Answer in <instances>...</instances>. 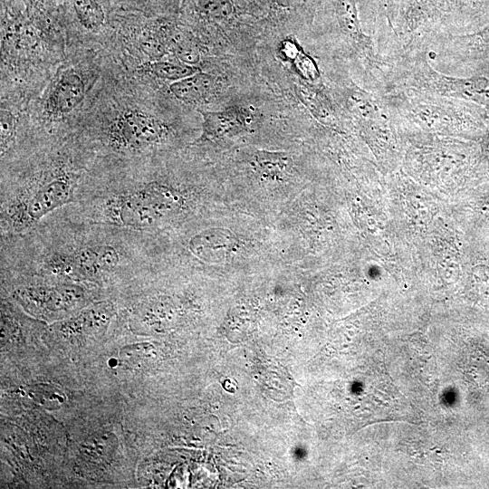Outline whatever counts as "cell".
I'll return each mask as SVG.
<instances>
[{
  "label": "cell",
  "mask_w": 489,
  "mask_h": 489,
  "mask_svg": "<svg viewBox=\"0 0 489 489\" xmlns=\"http://www.w3.org/2000/svg\"><path fill=\"white\" fill-rule=\"evenodd\" d=\"M80 174L59 164L39 171L2 195V229L23 233L75 198Z\"/></svg>",
  "instance_id": "6da1fadb"
},
{
  "label": "cell",
  "mask_w": 489,
  "mask_h": 489,
  "mask_svg": "<svg viewBox=\"0 0 489 489\" xmlns=\"http://www.w3.org/2000/svg\"><path fill=\"white\" fill-rule=\"evenodd\" d=\"M185 201L182 192L167 183L141 181L109 192L100 199L95 213L102 223L142 230L178 213Z\"/></svg>",
  "instance_id": "7a4b0ae2"
},
{
  "label": "cell",
  "mask_w": 489,
  "mask_h": 489,
  "mask_svg": "<svg viewBox=\"0 0 489 489\" xmlns=\"http://www.w3.org/2000/svg\"><path fill=\"white\" fill-rule=\"evenodd\" d=\"M398 128H417L449 133L475 123V107L458 99L412 89H392L382 94Z\"/></svg>",
  "instance_id": "3957f363"
},
{
  "label": "cell",
  "mask_w": 489,
  "mask_h": 489,
  "mask_svg": "<svg viewBox=\"0 0 489 489\" xmlns=\"http://www.w3.org/2000/svg\"><path fill=\"white\" fill-rule=\"evenodd\" d=\"M392 67L385 90L412 89L465 101L489 109V78L458 77L438 71L427 52L415 50L388 58Z\"/></svg>",
  "instance_id": "277c9868"
},
{
  "label": "cell",
  "mask_w": 489,
  "mask_h": 489,
  "mask_svg": "<svg viewBox=\"0 0 489 489\" xmlns=\"http://www.w3.org/2000/svg\"><path fill=\"white\" fill-rule=\"evenodd\" d=\"M453 26L451 0H401L391 29L383 41L388 58L419 50L430 35Z\"/></svg>",
  "instance_id": "5b68a950"
},
{
  "label": "cell",
  "mask_w": 489,
  "mask_h": 489,
  "mask_svg": "<svg viewBox=\"0 0 489 489\" xmlns=\"http://www.w3.org/2000/svg\"><path fill=\"white\" fill-rule=\"evenodd\" d=\"M127 264L125 252L110 242H91L59 247L43 260L42 268L55 277L98 281Z\"/></svg>",
  "instance_id": "8992f818"
},
{
  "label": "cell",
  "mask_w": 489,
  "mask_h": 489,
  "mask_svg": "<svg viewBox=\"0 0 489 489\" xmlns=\"http://www.w3.org/2000/svg\"><path fill=\"white\" fill-rule=\"evenodd\" d=\"M337 89L343 110L370 143L383 153L390 149L398 125L382 94L360 87L352 81L343 82Z\"/></svg>",
  "instance_id": "52a82bcc"
},
{
  "label": "cell",
  "mask_w": 489,
  "mask_h": 489,
  "mask_svg": "<svg viewBox=\"0 0 489 489\" xmlns=\"http://www.w3.org/2000/svg\"><path fill=\"white\" fill-rule=\"evenodd\" d=\"M168 134V126L158 117L139 109H126L108 125V145L122 153H142L161 142Z\"/></svg>",
  "instance_id": "ba28073f"
},
{
  "label": "cell",
  "mask_w": 489,
  "mask_h": 489,
  "mask_svg": "<svg viewBox=\"0 0 489 489\" xmlns=\"http://www.w3.org/2000/svg\"><path fill=\"white\" fill-rule=\"evenodd\" d=\"M421 50L438 65L457 66L489 59V20L477 29L461 33L443 31L427 37Z\"/></svg>",
  "instance_id": "9c48e42d"
},
{
  "label": "cell",
  "mask_w": 489,
  "mask_h": 489,
  "mask_svg": "<svg viewBox=\"0 0 489 489\" xmlns=\"http://www.w3.org/2000/svg\"><path fill=\"white\" fill-rule=\"evenodd\" d=\"M16 296L32 312L48 317L78 309L86 300V292L77 283H62L24 286Z\"/></svg>",
  "instance_id": "30bf717a"
},
{
  "label": "cell",
  "mask_w": 489,
  "mask_h": 489,
  "mask_svg": "<svg viewBox=\"0 0 489 489\" xmlns=\"http://www.w3.org/2000/svg\"><path fill=\"white\" fill-rule=\"evenodd\" d=\"M85 97V84L81 75L70 69L58 76L47 98V110L55 117L74 110Z\"/></svg>",
  "instance_id": "8fae6325"
},
{
  "label": "cell",
  "mask_w": 489,
  "mask_h": 489,
  "mask_svg": "<svg viewBox=\"0 0 489 489\" xmlns=\"http://www.w3.org/2000/svg\"><path fill=\"white\" fill-rule=\"evenodd\" d=\"M216 89V78L200 72L174 82L169 86L171 93L185 103L205 101L215 92Z\"/></svg>",
  "instance_id": "7c38bea8"
},
{
  "label": "cell",
  "mask_w": 489,
  "mask_h": 489,
  "mask_svg": "<svg viewBox=\"0 0 489 489\" xmlns=\"http://www.w3.org/2000/svg\"><path fill=\"white\" fill-rule=\"evenodd\" d=\"M203 116V138H217L244 125L246 113L233 107L223 110H199Z\"/></svg>",
  "instance_id": "4fadbf2b"
},
{
  "label": "cell",
  "mask_w": 489,
  "mask_h": 489,
  "mask_svg": "<svg viewBox=\"0 0 489 489\" xmlns=\"http://www.w3.org/2000/svg\"><path fill=\"white\" fill-rule=\"evenodd\" d=\"M453 26L450 31L461 30L472 24L480 26L489 20V0H451Z\"/></svg>",
  "instance_id": "5bb4252c"
},
{
  "label": "cell",
  "mask_w": 489,
  "mask_h": 489,
  "mask_svg": "<svg viewBox=\"0 0 489 489\" xmlns=\"http://www.w3.org/2000/svg\"><path fill=\"white\" fill-rule=\"evenodd\" d=\"M72 6L80 24L85 29L97 31L104 24V10L98 0H72Z\"/></svg>",
  "instance_id": "9a60e30c"
},
{
  "label": "cell",
  "mask_w": 489,
  "mask_h": 489,
  "mask_svg": "<svg viewBox=\"0 0 489 489\" xmlns=\"http://www.w3.org/2000/svg\"><path fill=\"white\" fill-rule=\"evenodd\" d=\"M144 70L158 79L171 81L173 82L197 72L192 65L169 61L152 62L147 64Z\"/></svg>",
  "instance_id": "2e32d148"
},
{
  "label": "cell",
  "mask_w": 489,
  "mask_h": 489,
  "mask_svg": "<svg viewBox=\"0 0 489 489\" xmlns=\"http://www.w3.org/2000/svg\"><path fill=\"white\" fill-rule=\"evenodd\" d=\"M258 172L268 177H280L289 168L287 156L282 153L258 152L254 157Z\"/></svg>",
  "instance_id": "e0dca14e"
},
{
  "label": "cell",
  "mask_w": 489,
  "mask_h": 489,
  "mask_svg": "<svg viewBox=\"0 0 489 489\" xmlns=\"http://www.w3.org/2000/svg\"><path fill=\"white\" fill-rule=\"evenodd\" d=\"M401 0H371L375 23L383 24L387 33L391 29Z\"/></svg>",
  "instance_id": "ac0fdd59"
},
{
  "label": "cell",
  "mask_w": 489,
  "mask_h": 489,
  "mask_svg": "<svg viewBox=\"0 0 489 489\" xmlns=\"http://www.w3.org/2000/svg\"><path fill=\"white\" fill-rule=\"evenodd\" d=\"M194 2L201 11L215 16H225L232 11L229 0H194Z\"/></svg>",
  "instance_id": "d6986e66"
},
{
  "label": "cell",
  "mask_w": 489,
  "mask_h": 489,
  "mask_svg": "<svg viewBox=\"0 0 489 489\" xmlns=\"http://www.w3.org/2000/svg\"><path fill=\"white\" fill-rule=\"evenodd\" d=\"M177 56L182 61V62L192 65L198 62L199 53L197 49L189 43H182L177 45L176 51Z\"/></svg>",
  "instance_id": "ffe728a7"
},
{
  "label": "cell",
  "mask_w": 489,
  "mask_h": 489,
  "mask_svg": "<svg viewBox=\"0 0 489 489\" xmlns=\"http://www.w3.org/2000/svg\"><path fill=\"white\" fill-rule=\"evenodd\" d=\"M277 5L282 7H289L294 5V3H297L300 0H275Z\"/></svg>",
  "instance_id": "44dd1931"
},
{
  "label": "cell",
  "mask_w": 489,
  "mask_h": 489,
  "mask_svg": "<svg viewBox=\"0 0 489 489\" xmlns=\"http://www.w3.org/2000/svg\"><path fill=\"white\" fill-rule=\"evenodd\" d=\"M27 5H35L39 0H24Z\"/></svg>",
  "instance_id": "7402d4cb"
}]
</instances>
